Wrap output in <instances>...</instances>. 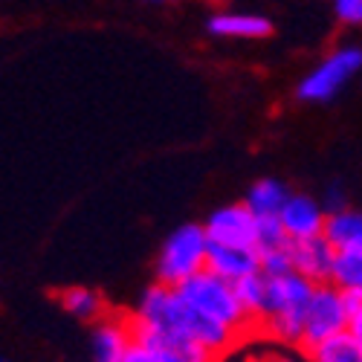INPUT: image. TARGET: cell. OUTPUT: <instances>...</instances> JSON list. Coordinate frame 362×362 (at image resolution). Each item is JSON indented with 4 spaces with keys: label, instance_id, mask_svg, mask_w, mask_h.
Instances as JSON below:
<instances>
[{
    "label": "cell",
    "instance_id": "1",
    "mask_svg": "<svg viewBox=\"0 0 362 362\" xmlns=\"http://www.w3.org/2000/svg\"><path fill=\"white\" fill-rule=\"evenodd\" d=\"M313 290L316 284H310L298 273L267 279V310L258 327L276 345L301 348V342H305V316Z\"/></svg>",
    "mask_w": 362,
    "mask_h": 362
},
{
    "label": "cell",
    "instance_id": "2",
    "mask_svg": "<svg viewBox=\"0 0 362 362\" xmlns=\"http://www.w3.org/2000/svg\"><path fill=\"white\" fill-rule=\"evenodd\" d=\"M177 296L183 298L192 310L229 327L240 339H247V334L255 330V325L250 322L244 305H240V298L235 293V284L218 279L215 273H209V269L194 276L192 281H186L183 287H177Z\"/></svg>",
    "mask_w": 362,
    "mask_h": 362
},
{
    "label": "cell",
    "instance_id": "3",
    "mask_svg": "<svg viewBox=\"0 0 362 362\" xmlns=\"http://www.w3.org/2000/svg\"><path fill=\"white\" fill-rule=\"evenodd\" d=\"M209 250H212V240L206 235V226H180L160 252L157 261V279L165 287H183L186 281H192L194 276L206 273L209 264Z\"/></svg>",
    "mask_w": 362,
    "mask_h": 362
},
{
    "label": "cell",
    "instance_id": "4",
    "mask_svg": "<svg viewBox=\"0 0 362 362\" xmlns=\"http://www.w3.org/2000/svg\"><path fill=\"white\" fill-rule=\"evenodd\" d=\"M351 325V313L345 308L342 290L337 284H319L313 290V298L308 305V316H305V342L301 351H310L316 345H322L330 337L345 334Z\"/></svg>",
    "mask_w": 362,
    "mask_h": 362
},
{
    "label": "cell",
    "instance_id": "5",
    "mask_svg": "<svg viewBox=\"0 0 362 362\" xmlns=\"http://www.w3.org/2000/svg\"><path fill=\"white\" fill-rule=\"evenodd\" d=\"M359 67H362V52L354 47H345L330 58H325V62L298 84V96L308 102H325L334 96Z\"/></svg>",
    "mask_w": 362,
    "mask_h": 362
},
{
    "label": "cell",
    "instance_id": "6",
    "mask_svg": "<svg viewBox=\"0 0 362 362\" xmlns=\"http://www.w3.org/2000/svg\"><path fill=\"white\" fill-rule=\"evenodd\" d=\"M258 223L261 218L252 215V209L244 206H226L209 215L206 235L212 247H238V250H255L258 244Z\"/></svg>",
    "mask_w": 362,
    "mask_h": 362
},
{
    "label": "cell",
    "instance_id": "7",
    "mask_svg": "<svg viewBox=\"0 0 362 362\" xmlns=\"http://www.w3.org/2000/svg\"><path fill=\"white\" fill-rule=\"evenodd\" d=\"M290 255H293V269L298 276H305L310 284L319 287V284L334 281V267H337L339 250L325 235L308 238V240H293Z\"/></svg>",
    "mask_w": 362,
    "mask_h": 362
},
{
    "label": "cell",
    "instance_id": "8",
    "mask_svg": "<svg viewBox=\"0 0 362 362\" xmlns=\"http://www.w3.org/2000/svg\"><path fill=\"white\" fill-rule=\"evenodd\" d=\"M284 232L293 238V240H308V238H319L325 235V226H327V218H325V209L305 197V194H293L287 200V206L281 209L279 215Z\"/></svg>",
    "mask_w": 362,
    "mask_h": 362
},
{
    "label": "cell",
    "instance_id": "9",
    "mask_svg": "<svg viewBox=\"0 0 362 362\" xmlns=\"http://www.w3.org/2000/svg\"><path fill=\"white\" fill-rule=\"evenodd\" d=\"M209 273H215L218 279L238 284L250 276L261 273V255L258 250H238V247H212L209 250Z\"/></svg>",
    "mask_w": 362,
    "mask_h": 362
},
{
    "label": "cell",
    "instance_id": "10",
    "mask_svg": "<svg viewBox=\"0 0 362 362\" xmlns=\"http://www.w3.org/2000/svg\"><path fill=\"white\" fill-rule=\"evenodd\" d=\"M134 348V325L131 319H102L93 330V359L96 362H125Z\"/></svg>",
    "mask_w": 362,
    "mask_h": 362
},
{
    "label": "cell",
    "instance_id": "11",
    "mask_svg": "<svg viewBox=\"0 0 362 362\" xmlns=\"http://www.w3.org/2000/svg\"><path fill=\"white\" fill-rule=\"evenodd\" d=\"M325 238L339 252H362V212H339L330 215L325 226Z\"/></svg>",
    "mask_w": 362,
    "mask_h": 362
},
{
    "label": "cell",
    "instance_id": "12",
    "mask_svg": "<svg viewBox=\"0 0 362 362\" xmlns=\"http://www.w3.org/2000/svg\"><path fill=\"white\" fill-rule=\"evenodd\" d=\"M209 29L215 35H229V38H264L269 35V21L261 15H218L209 21Z\"/></svg>",
    "mask_w": 362,
    "mask_h": 362
},
{
    "label": "cell",
    "instance_id": "13",
    "mask_svg": "<svg viewBox=\"0 0 362 362\" xmlns=\"http://www.w3.org/2000/svg\"><path fill=\"white\" fill-rule=\"evenodd\" d=\"M290 194L284 192V186L279 180H261L250 189V197H247V206L252 209L255 218H279L281 209L287 206Z\"/></svg>",
    "mask_w": 362,
    "mask_h": 362
},
{
    "label": "cell",
    "instance_id": "14",
    "mask_svg": "<svg viewBox=\"0 0 362 362\" xmlns=\"http://www.w3.org/2000/svg\"><path fill=\"white\" fill-rule=\"evenodd\" d=\"M310 356V362H362V345L348 334H339V337H330L325 339L322 345L305 351Z\"/></svg>",
    "mask_w": 362,
    "mask_h": 362
},
{
    "label": "cell",
    "instance_id": "15",
    "mask_svg": "<svg viewBox=\"0 0 362 362\" xmlns=\"http://www.w3.org/2000/svg\"><path fill=\"white\" fill-rule=\"evenodd\" d=\"M235 293L240 298V305H244L250 322L258 327L261 319H264V310H267V276L258 273V276H250L244 281L235 284Z\"/></svg>",
    "mask_w": 362,
    "mask_h": 362
},
{
    "label": "cell",
    "instance_id": "16",
    "mask_svg": "<svg viewBox=\"0 0 362 362\" xmlns=\"http://www.w3.org/2000/svg\"><path fill=\"white\" fill-rule=\"evenodd\" d=\"M62 305L67 313H73L76 319H99L105 313V301L96 290H87V287H70L62 293Z\"/></svg>",
    "mask_w": 362,
    "mask_h": 362
},
{
    "label": "cell",
    "instance_id": "17",
    "mask_svg": "<svg viewBox=\"0 0 362 362\" xmlns=\"http://www.w3.org/2000/svg\"><path fill=\"white\" fill-rule=\"evenodd\" d=\"M339 290H359L362 293V252H339L334 267V281Z\"/></svg>",
    "mask_w": 362,
    "mask_h": 362
},
{
    "label": "cell",
    "instance_id": "18",
    "mask_svg": "<svg viewBox=\"0 0 362 362\" xmlns=\"http://www.w3.org/2000/svg\"><path fill=\"white\" fill-rule=\"evenodd\" d=\"M293 238L284 232L281 221L279 218H261L258 223V255H269V252H279V250H290Z\"/></svg>",
    "mask_w": 362,
    "mask_h": 362
},
{
    "label": "cell",
    "instance_id": "19",
    "mask_svg": "<svg viewBox=\"0 0 362 362\" xmlns=\"http://www.w3.org/2000/svg\"><path fill=\"white\" fill-rule=\"evenodd\" d=\"M125 362H186L177 351L171 348H163V345H154V342H139L134 339V348L128 351Z\"/></svg>",
    "mask_w": 362,
    "mask_h": 362
},
{
    "label": "cell",
    "instance_id": "20",
    "mask_svg": "<svg viewBox=\"0 0 362 362\" xmlns=\"http://www.w3.org/2000/svg\"><path fill=\"white\" fill-rule=\"evenodd\" d=\"M252 362H310V356L301 351V348H287V345H276V348H267L261 351Z\"/></svg>",
    "mask_w": 362,
    "mask_h": 362
},
{
    "label": "cell",
    "instance_id": "21",
    "mask_svg": "<svg viewBox=\"0 0 362 362\" xmlns=\"http://www.w3.org/2000/svg\"><path fill=\"white\" fill-rule=\"evenodd\" d=\"M337 15L345 23H362V0H337Z\"/></svg>",
    "mask_w": 362,
    "mask_h": 362
},
{
    "label": "cell",
    "instance_id": "22",
    "mask_svg": "<svg viewBox=\"0 0 362 362\" xmlns=\"http://www.w3.org/2000/svg\"><path fill=\"white\" fill-rule=\"evenodd\" d=\"M348 334L362 345V308L356 313H351V325H348Z\"/></svg>",
    "mask_w": 362,
    "mask_h": 362
}]
</instances>
